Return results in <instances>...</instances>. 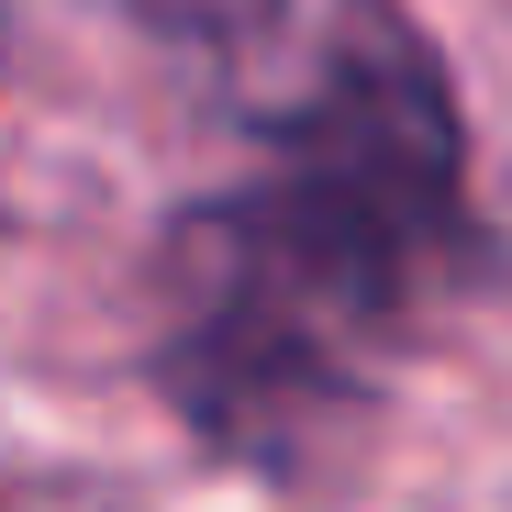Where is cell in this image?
<instances>
[{"mask_svg":"<svg viewBox=\"0 0 512 512\" xmlns=\"http://www.w3.org/2000/svg\"><path fill=\"white\" fill-rule=\"evenodd\" d=\"M112 12H134L167 45H245V34L279 23V0H112Z\"/></svg>","mask_w":512,"mask_h":512,"instance_id":"6da1fadb","label":"cell"}]
</instances>
